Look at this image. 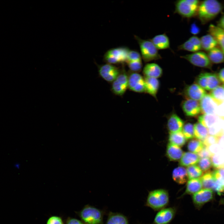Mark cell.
Listing matches in <instances>:
<instances>
[{
    "label": "cell",
    "instance_id": "obj_20",
    "mask_svg": "<svg viewBox=\"0 0 224 224\" xmlns=\"http://www.w3.org/2000/svg\"><path fill=\"white\" fill-rule=\"evenodd\" d=\"M203 187L200 178L189 179L187 181L184 193L180 197L186 195H193L201 189Z\"/></svg>",
    "mask_w": 224,
    "mask_h": 224
},
{
    "label": "cell",
    "instance_id": "obj_35",
    "mask_svg": "<svg viewBox=\"0 0 224 224\" xmlns=\"http://www.w3.org/2000/svg\"><path fill=\"white\" fill-rule=\"evenodd\" d=\"M186 170L189 179L199 178L202 176L203 174L201 169L198 166L195 165L189 166Z\"/></svg>",
    "mask_w": 224,
    "mask_h": 224
},
{
    "label": "cell",
    "instance_id": "obj_19",
    "mask_svg": "<svg viewBox=\"0 0 224 224\" xmlns=\"http://www.w3.org/2000/svg\"><path fill=\"white\" fill-rule=\"evenodd\" d=\"M150 40L158 50L170 48V40L165 33L156 35Z\"/></svg>",
    "mask_w": 224,
    "mask_h": 224
},
{
    "label": "cell",
    "instance_id": "obj_7",
    "mask_svg": "<svg viewBox=\"0 0 224 224\" xmlns=\"http://www.w3.org/2000/svg\"><path fill=\"white\" fill-rule=\"evenodd\" d=\"M180 57L196 66L206 68H210L211 66V62L208 54L203 52L198 51L181 56Z\"/></svg>",
    "mask_w": 224,
    "mask_h": 224
},
{
    "label": "cell",
    "instance_id": "obj_28",
    "mask_svg": "<svg viewBox=\"0 0 224 224\" xmlns=\"http://www.w3.org/2000/svg\"><path fill=\"white\" fill-rule=\"evenodd\" d=\"M199 122L207 128L218 123V119L214 114H203L198 118Z\"/></svg>",
    "mask_w": 224,
    "mask_h": 224
},
{
    "label": "cell",
    "instance_id": "obj_23",
    "mask_svg": "<svg viewBox=\"0 0 224 224\" xmlns=\"http://www.w3.org/2000/svg\"><path fill=\"white\" fill-rule=\"evenodd\" d=\"M199 160V157L196 153L190 152H185L183 153L179 164L181 166H189L198 163Z\"/></svg>",
    "mask_w": 224,
    "mask_h": 224
},
{
    "label": "cell",
    "instance_id": "obj_18",
    "mask_svg": "<svg viewBox=\"0 0 224 224\" xmlns=\"http://www.w3.org/2000/svg\"><path fill=\"white\" fill-rule=\"evenodd\" d=\"M184 123L182 120L175 114H172L167 122V128L170 133L182 131Z\"/></svg>",
    "mask_w": 224,
    "mask_h": 224
},
{
    "label": "cell",
    "instance_id": "obj_16",
    "mask_svg": "<svg viewBox=\"0 0 224 224\" xmlns=\"http://www.w3.org/2000/svg\"><path fill=\"white\" fill-rule=\"evenodd\" d=\"M208 31L215 39L224 54V30L218 26L211 24L209 26Z\"/></svg>",
    "mask_w": 224,
    "mask_h": 224
},
{
    "label": "cell",
    "instance_id": "obj_37",
    "mask_svg": "<svg viewBox=\"0 0 224 224\" xmlns=\"http://www.w3.org/2000/svg\"><path fill=\"white\" fill-rule=\"evenodd\" d=\"M198 165L202 171L205 173L212 171L211 169L213 166L210 158L205 157L199 159Z\"/></svg>",
    "mask_w": 224,
    "mask_h": 224
},
{
    "label": "cell",
    "instance_id": "obj_49",
    "mask_svg": "<svg viewBox=\"0 0 224 224\" xmlns=\"http://www.w3.org/2000/svg\"><path fill=\"white\" fill-rule=\"evenodd\" d=\"M199 158H211L212 155L208 150L207 147H204L202 150L198 153Z\"/></svg>",
    "mask_w": 224,
    "mask_h": 224
},
{
    "label": "cell",
    "instance_id": "obj_34",
    "mask_svg": "<svg viewBox=\"0 0 224 224\" xmlns=\"http://www.w3.org/2000/svg\"><path fill=\"white\" fill-rule=\"evenodd\" d=\"M204 147L202 141L197 138L190 140L187 145L188 150L195 153H198Z\"/></svg>",
    "mask_w": 224,
    "mask_h": 224
},
{
    "label": "cell",
    "instance_id": "obj_38",
    "mask_svg": "<svg viewBox=\"0 0 224 224\" xmlns=\"http://www.w3.org/2000/svg\"><path fill=\"white\" fill-rule=\"evenodd\" d=\"M182 131L186 139H191L194 137V125L191 123L184 125Z\"/></svg>",
    "mask_w": 224,
    "mask_h": 224
},
{
    "label": "cell",
    "instance_id": "obj_12",
    "mask_svg": "<svg viewBox=\"0 0 224 224\" xmlns=\"http://www.w3.org/2000/svg\"><path fill=\"white\" fill-rule=\"evenodd\" d=\"M119 68L113 64L106 63L100 66L98 72L100 76L105 80L112 82L120 73Z\"/></svg>",
    "mask_w": 224,
    "mask_h": 224
},
{
    "label": "cell",
    "instance_id": "obj_1",
    "mask_svg": "<svg viewBox=\"0 0 224 224\" xmlns=\"http://www.w3.org/2000/svg\"><path fill=\"white\" fill-rule=\"evenodd\" d=\"M222 6L216 0H206L200 2L196 16L202 24L215 17L221 12Z\"/></svg>",
    "mask_w": 224,
    "mask_h": 224
},
{
    "label": "cell",
    "instance_id": "obj_24",
    "mask_svg": "<svg viewBox=\"0 0 224 224\" xmlns=\"http://www.w3.org/2000/svg\"><path fill=\"white\" fill-rule=\"evenodd\" d=\"M200 39L202 49L206 51L217 47L218 45L215 39L209 34L202 36Z\"/></svg>",
    "mask_w": 224,
    "mask_h": 224
},
{
    "label": "cell",
    "instance_id": "obj_55",
    "mask_svg": "<svg viewBox=\"0 0 224 224\" xmlns=\"http://www.w3.org/2000/svg\"><path fill=\"white\" fill-rule=\"evenodd\" d=\"M218 26L224 30V15L220 20Z\"/></svg>",
    "mask_w": 224,
    "mask_h": 224
},
{
    "label": "cell",
    "instance_id": "obj_11",
    "mask_svg": "<svg viewBox=\"0 0 224 224\" xmlns=\"http://www.w3.org/2000/svg\"><path fill=\"white\" fill-rule=\"evenodd\" d=\"M128 88L136 92H145L144 78L138 72H131L128 75Z\"/></svg>",
    "mask_w": 224,
    "mask_h": 224
},
{
    "label": "cell",
    "instance_id": "obj_36",
    "mask_svg": "<svg viewBox=\"0 0 224 224\" xmlns=\"http://www.w3.org/2000/svg\"><path fill=\"white\" fill-rule=\"evenodd\" d=\"M220 83L217 75L214 73L208 72L207 90H212L218 86Z\"/></svg>",
    "mask_w": 224,
    "mask_h": 224
},
{
    "label": "cell",
    "instance_id": "obj_51",
    "mask_svg": "<svg viewBox=\"0 0 224 224\" xmlns=\"http://www.w3.org/2000/svg\"><path fill=\"white\" fill-rule=\"evenodd\" d=\"M66 224H85L82 221L76 218L68 217L67 220Z\"/></svg>",
    "mask_w": 224,
    "mask_h": 224
},
{
    "label": "cell",
    "instance_id": "obj_9",
    "mask_svg": "<svg viewBox=\"0 0 224 224\" xmlns=\"http://www.w3.org/2000/svg\"><path fill=\"white\" fill-rule=\"evenodd\" d=\"M176 212L175 207L165 208L159 211L152 224H169L175 217Z\"/></svg>",
    "mask_w": 224,
    "mask_h": 224
},
{
    "label": "cell",
    "instance_id": "obj_53",
    "mask_svg": "<svg viewBox=\"0 0 224 224\" xmlns=\"http://www.w3.org/2000/svg\"><path fill=\"white\" fill-rule=\"evenodd\" d=\"M218 77L220 81L224 83V68L219 71Z\"/></svg>",
    "mask_w": 224,
    "mask_h": 224
},
{
    "label": "cell",
    "instance_id": "obj_31",
    "mask_svg": "<svg viewBox=\"0 0 224 224\" xmlns=\"http://www.w3.org/2000/svg\"><path fill=\"white\" fill-rule=\"evenodd\" d=\"M210 95L217 105L222 104L224 102V87L219 86L213 90Z\"/></svg>",
    "mask_w": 224,
    "mask_h": 224
},
{
    "label": "cell",
    "instance_id": "obj_26",
    "mask_svg": "<svg viewBox=\"0 0 224 224\" xmlns=\"http://www.w3.org/2000/svg\"><path fill=\"white\" fill-rule=\"evenodd\" d=\"M208 52V55L211 63L218 64L224 62V54L220 48L216 47Z\"/></svg>",
    "mask_w": 224,
    "mask_h": 224
},
{
    "label": "cell",
    "instance_id": "obj_30",
    "mask_svg": "<svg viewBox=\"0 0 224 224\" xmlns=\"http://www.w3.org/2000/svg\"><path fill=\"white\" fill-rule=\"evenodd\" d=\"M169 140V143L180 147L184 146L186 142V139L182 131L170 133Z\"/></svg>",
    "mask_w": 224,
    "mask_h": 224
},
{
    "label": "cell",
    "instance_id": "obj_50",
    "mask_svg": "<svg viewBox=\"0 0 224 224\" xmlns=\"http://www.w3.org/2000/svg\"><path fill=\"white\" fill-rule=\"evenodd\" d=\"M212 190L217 192L218 194L220 195L224 192V186L216 180V182Z\"/></svg>",
    "mask_w": 224,
    "mask_h": 224
},
{
    "label": "cell",
    "instance_id": "obj_48",
    "mask_svg": "<svg viewBox=\"0 0 224 224\" xmlns=\"http://www.w3.org/2000/svg\"><path fill=\"white\" fill-rule=\"evenodd\" d=\"M188 39L194 44L199 51L202 49L200 39L198 36L193 35Z\"/></svg>",
    "mask_w": 224,
    "mask_h": 224
},
{
    "label": "cell",
    "instance_id": "obj_27",
    "mask_svg": "<svg viewBox=\"0 0 224 224\" xmlns=\"http://www.w3.org/2000/svg\"><path fill=\"white\" fill-rule=\"evenodd\" d=\"M105 224H129L128 219L119 213L110 212Z\"/></svg>",
    "mask_w": 224,
    "mask_h": 224
},
{
    "label": "cell",
    "instance_id": "obj_13",
    "mask_svg": "<svg viewBox=\"0 0 224 224\" xmlns=\"http://www.w3.org/2000/svg\"><path fill=\"white\" fill-rule=\"evenodd\" d=\"M182 108L185 114L189 117L196 116L201 112L199 102L192 99L185 100L182 104Z\"/></svg>",
    "mask_w": 224,
    "mask_h": 224
},
{
    "label": "cell",
    "instance_id": "obj_41",
    "mask_svg": "<svg viewBox=\"0 0 224 224\" xmlns=\"http://www.w3.org/2000/svg\"><path fill=\"white\" fill-rule=\"evenodd\" d=\"M208 72H203L199 74L196 79V84L204 89L207 90Z\"/></svg>",
    "mask_w": 224,
    "mask_h": 224
},
{
    "label": "cell",
    "instance_id": "obj_45",
    "mask_svg": "<svg viewBox=\"0 0 224 224\" xmlns=\"http://www.w3.org/2000/svg\"><path fill=\"white\" fill-rule=\"evenodd\" d=\"M219 138L212 135H208L202 141L204 147H208L215 143H218Z\"/></svg>",
    "mask_w": 224,
    "mask_h": 224
},
{
    "label": "cell",
    "instance_id": "obj_10",
    "mask_svg": "<svg viewBox=\"0 0 224 224\" xmlns=\"http://www.w3.org/2000/svg\"><path fill=\"white\" fill-rule=\"evenodd\" d=\"M213 197L212 190L203 189L193 194L192 198L195 207L199 209L204 204L211 200Z\"/></svg>",
    "mask_w": 224,
    "mask_h": 224
},
{
    "label": "cell",
    "instance_id": "obj_42",
    "mask_svg": "<svg viewBox=\"0 0 224 224\" xmlns=\"http://www.w3.org/2000/svg\"><path fill=\"white\" fill-rule=\"evenodd\" d=\"M212 172L215 180L224 186V168L215 169Z\"/></svg>",
    "mask_w": 224,
    "mask_h": 224
},
{
    "label": "cell",
    "instance_id": "obj_2",
    "mask_svg": "<svg viewBox=\"0 0 224 224\" xmlns=\"http://www.w3.org/2000/svg\"><path fill=\"white\" fill-rule=\"evenodd\" d=\"M170 200L168 191L158 189L151 191L147 195L145 206L155 211H159L167 206Z\"/></svg>",
    "mask_w": 224,
    "mask_h": 224
},
{
    "label": "cell",
    "instance_id": "obj_39",
    "mask_svg": "<svg viewBox=\"0 0 224 224\" xmlns=\"http://www.w3.org/2000/svg\"><path fill=\"white\" fill-rule=\"evenodd\" d=\"M208 134L219 138L224 134V131L222 125L217 123L208 128Z\"/></svg>",
    "mask_w": 224,
    "mask_h": 224
},
{
    "label": "cell",
    "instance_id": "obj_25",
    "mask_svg": "<svg viewBox=\"0 0 224 224\" xmlns=\"http://www.w3.org/2000/svg\"><path fill=\"white\" fill-rule=\"evenodd\" d=\"M172 178L174 181L179 184L185 183L188 179L186 170L182 166H179L173 170Z\"/></svg>",
    "mask_w": 224,
    "mask_h": 224
},
{
    "label": "cell",
    "instance_id": "obj_33",
    "mask_svg": "<svg viewBox=\"0 0 224 224\" xmlns=\"http://www.w3.org/2000/svg\"><path fill=\"white\" fill-rule=\"evenodd\" d=\"M210 158L215 169L224 168V150L213 155Z\"/></svg>",
    "mask_w": 224,
    "mask_h": 224
},
{
    "label": "cell",
    "instance_id": "obj_3",
    "mask_svg": "<svg viewBox=\"0 0 224 224\" xmlns=\"http://www.w3.org/2000/svg\"><path fill=\"white\" fill-rule=\"evenodd\" d=\"M200 2L198 0H180L175 2V13L189 19L196 16Z\"/></svg>",
    "mask_w": 224,
    "mask_h": 224
},
{
    "label": "cell",
    "instance_id": "obj_8",
    "mask_svg": "<svg viewBox=\"0 0 224 224\" xmlns=\"http://www.w3.org/2000/svg\"><path fill=\"white\" fill-rule=\"evenodd\" d=\"M112 83V92L117 96H122L128 88V75L125 71L120 72Z\"/></svg>",
    "mask_w": 224,
    "mask_h": 224
},
{
    "label": "cell",
    "instance_id": "obj_22",
    "mask_svg": "<svg viewBox=\"0 0 224 224\" xmlns=\"http://www.w3.org/2000/svg\"><path fill=\"white\" fill-rule=\"evenodd\" d=\"M145 92L156 97L159 86L157 78L145 77L144 78Z\"/></svg>",
    "mask_w": 224,
    "mask_h": 224
},
{
    "label": "cell",
    "instance_id": "obj_40",
    "mask_svg": "<svg viewBox=\"0 0 224 224\" xmlns=\"http://www.w3.org/2000/svg\"><path fill=\"white\" fill-rule=\"evenodd\" d=\"M179 50H184L193 53L199 51L194 44L188 39L178 47Z\"/></svg>",
    "mask_w": 224,
    "mask_h": 224
},
{
    "label": "cell",
    "instance_id": "obj_46",
    "mask_svg": "<svg viewBox=\"0 0 224 224\" xmlns=\"http://www.w3.org/2000/svg\"><path fill=\"white\" fill-rule=\"evenodd\" d=\"M208 150L212 155L216 154L223 150L218 143L212 145L207 147Z\"/></svg>",
    "mask_w": 224,
    "mask_h": 224
},
{
    "label": "cell",
    "instance_id": "obj_54",
    "mask_svg": "<svg viewBox=\"0 0 224 224\" xmlns=\"http://www.w3.org/2000/svg\"><path fill=\"white\" fill-rule=\"evenodd\" d=\"M218 143L224 150V134L219 138Z\"/></svg>",
    "mask_w": 224,
    "mask_h": 224
},
{
    "label": "cell",
    "instance_id": "obj_44",
    "mask_svg": "<svg viewBox=\"0 0 224 224\" xmlns=\"http://www.w3.org/2000/svg\"><path fill=\"white\" fill-rule=\"evenodd\" d=\"M140 60H142V57L140 54L137 51L129 50L126 62Z\"/></svg>",
    "mask_w": 224,
    "mask_h": 224
},
{
    "label": "cell",
    "instance_id": "obj_57",
    "mask_svg": "<svg viewBox=\"0 0 224 224\" xmlns=\"http://www.w3.org/2000/svg\"><path fill=\"white\" fill-rule=\"evenodd\" d=\"M223 202H224V199Z\"/></svg>",
    "mask_w": 224,
    "mask_h": 224
},
{
    "label": "cell",
    "instance_id": "obj_4",
    "mask_svg": "<svg viewBox=\"0 0 224 224\" xmlns=\"http://www.w3.org/2000/svg\"><path fill=\"white\" fill-rule=\"evenodd\" d=\"M135 38L139 44L141 57L145 62L161 58V57L150 39H142L135 36Z\"/></svg>",
    "mask_w": 224,
    "mask_h": 224
},
{
    "label": "cell",
    "instance_id": "obj_5",
    "mask_svg": "<svg viewBox=\"0 0 224 224\" xmlns=\"http://www.w3.org/2000/svg\"><path fill=\"white\" fill-rule=\"evenodd\" d=\"M78 215L85 224H103V212L93 206L86 205L79 212Z\"/></svg>",
    "mask_w": 224,
    "mask_h": 224
},
{
    "label": "cell",
    "instance_id": "obj_56",
    "mask_svg": "<svg viewBox=\"0 0 224 224\" xmlns=\"http://www.w3.org/2000/svg\"><path fill=\"white\" fill-rule=\"evenodd\" d=\"M15 167L17 168H19L20 167V165L17 163L15 165Z\"/></svg>",
    "mask_w": 224,
    "mask_h": 224
},
{
    "label": "cell",
    "instance_id": "obj_15",
    "mask_svg": "<svg viewBox=\"0 0 224 224\" xmlns=\"http://www.w3.org/2000/svg\"><path fill=\"white\" fill-rule=\"evenodd\" d=\"M199 103L201 112L203 114H215L217 105L210 94H206L200 100Z\"/></svg>",
    "mask_w": 224,
    "mask_h": 224
},
{
    "label": "cell",
    "instance_id": "obj_32",
    "mask_svg": "<svg viewBox=\"0 0 224 224\" xmlns=\"http://www.w3.org/2000/svg\"><path fill=\"white\" fill-rule=\"evenodd\" d=\"M194 128V137L197 139L203 141L208 136V128L200 123L195 124Z\"/></svg>",
    "mask_w": 224,
    "mask_h": 224
},
{
    "label": "cell",
    "instance_id": "obj_14",
    "mask_svg": "<svg viewBox=\"0 0 224 224\" xmlns=\"http://www.w3.org/2000/svg\"><path fill=\"white\" fill-rule=\"evenodd\" d=\"M184 93L189 99L197 101L201 100L206 94L204 89L196 83L187 86L185 90Z\"/></svg>",
    "mask_w": 224,
    "mask_h": 224
},
{
    "label": "cell",
    "instance_id": "obj_43",
    "mask_svg": "<svg viewBox=\"0 0 224 224\" xmlns=\"http://www.w3.org/2000/svg\"><path fill=\"white\" fill-rule=\"evenodd\" d=\"M128 67L132 72H138L142 67V60L126 62Z\"/></svg>",
    "mask_w": 224,
    "mask_h": 224
},
{
    "label": "cell",
    "instance_id": "obj_29",
    "mask_svg": "<svg viewBox=\"0 0 224 224\" xmlns=\"http://www.w3.org/2000/svg\"><path fill=\"white\" fill-rule=\"evenodd\" d=\"M212 171L205 173L200 178L204 189L212 190L216 182Z\"/></svg>",
    "mask_w": 224,
    "mask_h": 224
},
{
    "label": "cell",
    "instance_id": "obj_47",
    "mask_svg": "<svg viewBox=\"0 0 224 224\" xmlns=\"http://www.w3.org/2000/svg\"><path fill=\"white\" fill-rule=\"evenodd\" d=\"M46 224H64L62 219L59 217L52 216L48 220Z\"/></svg>",
    "mask_w": 224,
    "mask_h": 224
},
{
    "label": "cell",
    "instance_id": "obj_52",
    "mask_svg": "<svg viewBox=\"0 0 224 224\" xmlns=\"http://www.w3.org/2000/svg\"><path fill=\"white\" fill-rule=\"evenodd\" d=\"M199 27L195 23H193L191 25L190 28V33L195 35L200 32Z\"/></svg>",
    "mask_w": 224,
    "mask_h": 224
},
{
    "label": "cell",
    "instance_id": "obj_58",
    "mask_svg": "<svg viewBox=\"0 0 224 224\" xmlns=\"http://www.w3.org/2000/svg\"><path fill=\"white\" fill-rule=\"evenodd\" d=\"M223 86H224V85H223Z\"/></svg>",
    "mask_w": 224,
    "mask_h": 224
},
{
    "label": "cell",
    "instance_id": "obj_17",
    "mask_svg": "<svg viewBox=\"0 0 224 224\" xmlns=\"http://www.w3.org/2000/svg\"><path fill=\"white\" fill-rule=\"evenodd\" d=\"M162 70L158 64L154 63H147L144 67L143 73L145 77L157 78L162 74Z\"/></svg>",
    "mask_w": 224,
    "mask_h": 224
},
{
    "label": "cell",
    "instance_id": "obj_21",
    "mask_svg": "<svg viewBox=\"0 0 224 224\" xmlns=\"http://www.w3.org/2000/svg\"><path fill=\"white\" fill-rule=\"evenodd\" d=\"M180 147L169 143L167 147L166 154L171 161H176L180 159L183 154Z\"/></svg>",
    "mask_w": 224,
    "mask_h": 224
},
{
    "label": "cell",
    "instance_id": "obj_6",
    "mask_svg": "<svg viewBox=\"0 0 224 224\" xmlns=\"http://www.w3.org/2000/svg\"><path fill=\"white\" fill-rule=\"evenodd\" d=\"M129 50L127 47H122L110 49L105 54L104 60L107 63L113 65L126 62Z\"/></svg>",
    "mask_w": 224,
    "mask_h": 224
}]
</instances>
